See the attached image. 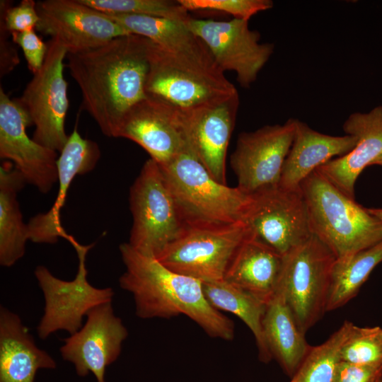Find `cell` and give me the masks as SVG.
Instances as JSON below:
<instances>
[{
  "mask_svg": "<svg viewBox=\"0 0 382 382\" xmlns=\"http://www.w3.org/2000/svg\"><path fill=\"white\" fill-rule=\"evenodd\" d=\"M187 11L212 10L249 21L256 13L273 7L271 0H178Z\"/></svg>",
  "mask_w": 382,
  "mask_h": 382,
  "instance_id": "1f68e13d",
  "label": "cell"
},
{
  "mask_svg": "<svg viewBox=\"0 0 382 382\" xmlns=\"http://www.w3.org/2000/svg\"><path fill=\"white\" fill-rule=\"evenodd\" d=\"M35 29L56 40L68 53L84 52L130 33L117 22L81 0L37 1Z\"/></svg>",
  "mask_w": 382,
  "mask_h": 382,
  "instance_id": "5bb4252c",
  "label": "cell"
},
{
  "mask_svg": "<svg viewBox=\"0 0 382 382\" xmlns=\"http://www.w3.org/2000/svg\"><path fill=\"white\" fill-rule=\"evenodd\" d=\"M106 14L130 34L149 39L178 58L219 69L204 42L184 23L154 16Z\"/></svg>",
  "mask_w": 382,
  "mask_h": 382,
  "instance_id": "cb8c5ba5",
  "label": "cell"
},
{
  "mask_svg": "<svg viewBox=\"0 0 382 382\" xmlns=\"http://www.w3.org/2000/svg\"><path fill=\"white\" fill-rule=\"evenodd\" d=\"M127 336V328L109 302L90 311L83 326L63 340L59 352L64 360L73 364L78 376L91 373L97 382H106V368L118 359Z\"/></svg>",
  "mask_w": 382,
  "mask_h": 382,
  "instance_id": "2e32d148",
  "label": "cell"
},
{
  "mask_svg": "<svg viewBox=\"0 0 382 382\" xmlns=\"http://www.w3.org/2000/svg\"><path fill=\"white\" fill-rule=\"evenodd\" d=\"M57 158L59 188L50 209L31 218L28 225V238L33 243L53 244L59 238L69 242L73 238L62 226L60 212L73 180L78 175L93 170L100 158L98 144L82 137L76 127Z\"/></svg>",
  "mask_w": 382,
  "mask_h": 382,
  "instance_id": "d6986e66",
  "label": "cell"
},
{
  "mask_svg": "<svg viewBox=\"0 0 382 382\" xmlns=\"http://www.w3.org/2000/svg\"><path fill=\"white\" fill-rule=\"evenodd\" d=\"M337 257L316 236L283 256L279 290L303 333L326 312L331 274Z\"/></svg>",
  "mask_w": 382,
  "mask_h": 382,
  "instance_id": "52a82bcc",
  "label": "cell"
},
{
  "mask_svg": "<svg viewBox=\"0 0 382 382\" xmlns=\"http://www.w3.org/2000/svg\"><path fill=\"white\" fill-rule=\"evenodd\" d=\"M349 325L345 321L323 343L311 346L289 382H333Z\"/></svg>",
  "mask_w": 382,
  "mask_h": 382,
  "instance_id": "f1b7e54d",
  "label": "cell"
},
{
  "mask_svg": "<svg viewBox=\"0 0 382 382\" xmlns=\"http://www.w3.org/2000/svg\"><path fill=\"white\" fill-rule=\"evenodd\" d=\"M132 226L128 243L156 257L186 227L159 164L148 159L129 190Z\"/></svg>",
  "mask_w": 382,
  "mask_h": 382,
  "instance_id": "5b68a950",
  "label": "cell"
},
{
  "mask_svg": "<svg viewBox=\"0 0 382 382\" xmlns=\"http://www.w3.org/2000/svg\"><path fill=\"white\" fill-rule=\"evenodd\" d=\"M36 3L33 0H23L12 7L9 1H1L0 19L10 33L35 29L39 21Z\"/></svg>",
  "mask_w": 382,
  "mask_h": 382,
  "instance_id": "d6a6232c",
  "label": "cell"
},
{
  "mask_svg": "<svg viewBox=\"0 0 382 382\" xmlns=\"http://www.w3.org/2000/svg\"><path fill=\"white\" fill-rule=\"evenodd\" d=\"M146 96L181 111L190 110L238 92L218 68L178 58L150 40Z\"/></svg>",
  "mask_w": 382,
  "mask_h": 382,
  "instance_id": "8992f818",
  "label": "cell"
},
{
  "mask_svg": "<svg viewBox=\"0 0 382 382\" xmlns=\"http://www.w3.org/2000/svg\"><path fill=\"white\" fill-rule=\"evenodd\" d=\"M56 361L35 344L20 316L0 307V382H34L40 369H54Z\"/></svg>",
  "mask_w": 382,
  "mask_h": 382,
  "instance_id": "44dd1931",
  "label": "cell"
},
{
  "mask_svg": "<svg viewBox=\"0 0 382 382\" xmlns=\"http://www.w3.org/2000/svg\"><path fill=\"white\" fill-rule=\"evenodd\" d=\"M382 377V365H361L341 361L333 382H376Z\"/></svg>",
  "mask_w": 382,
  "mask_h": 382,
  "instance_id": "e575fe53",
  "label": "cell"
},
{
  "mask_svg": "<svg viewBox=\"0 0 382 382\" xmlns=\"http://www.w3.org/2000/svg\"><path fill=\"white\" fill-rule=\"evenodd\" d=\"M72 245L79 258L78 271L73 280L59 279L43 265L37 266L34 272L45 299L44 313L37 326L41 340L58 330L75 333L83 326V318L90 311L112 301L111 287L97 288L87 279L85 261L92 245H81L76 241Z\"/></svg>",
  "mask_w": 382,
  "mask_h": 382,
  "instance_id": "9c48e42d",
  "label": "cell"
},
{
  "mask_svg": "<svg viewBox=\"0 0 382 382\" xmlns=\"http://www.w3.org/2000/svg\"><path fill=\"white\" fill-rule=\"evenodd\" d=\"M262 328L272 359L292 377L311 346L306 342L305 334L299 329L279 290L267 304Z\"/></svg>",
  "mask_w": 382,
  "mask_h": 382,
  "instance_id": "d4e9b609",
  "label": "cell"
},
{
  "mask_svg": "<svg viewBox=\"0 0 382 382\" xmlns=\"http://www.w3.org/2000/svg\"><path fill=\"white\" fill-rule=\"evenodd\" d=\"M367 210L382 221V208H367Z\"/></svg>",
  "mask_w": 382,
  "mask_h": 382,
  "instance_id": "8d00e7d4",
  "label": "cell"
},
{
  "mask_svg": "<svg viewBox=\"0 0 382 382\" xmlns=\"http://www.w3.org/2000/svg\"><path fill=\"white\" fill-rule=\"evenodd\" d=\"M376 382H382V377L379 378Z\"/></svg>",
  "mask_w": 382,
  "mask_h": 382,
  "instance_id": "f35d334b",
  "label": "cell"
},
{
  "mask_svg": "<svg viewBox=\"0 0 382 382\" xmlns=\"http://www.w3.org/2000/svg\"><path fill=\"white\" fill-rule=\"evenodd\" d=\"M26 183L11 162L0 167V265L8 267L23 257L29 241L23 221L18 192Z\"/></svg>",
  "mask_w": 382,
  "mask_h": 382,
  "instance_id": "484cf974",
  "label": "cell"
},
{
  "mask_svg": "<svg viewBox=\"0 0 382 382\" xmlns=\"http://www.w3.org/2000/svg\"><path fill=\"white\" fill-rule=\"evenodd\" d=\"M282 265L283 256L251 231L231 260L224 280L267 303L277 291Z\"/></svg>",
  "mask_w": 382,
  "mask_h": 382,
  "instance_id": "603a6c76",
  "label": "cell"
},
{
  "mask_svg": "<svg viewBox=\"0 0 382 382\" xmlns=\"http://www.w3.org/2000/svg\"><path fill=\"white\" fill-rule=\"evenodd\" d=\"M13 42L18 45L23 52L28 67L34 74L42 66L47 52L45 43L36 34L35 29L21 33H12Z\"/></svg>",
  "mask_w": 382,
  "mask_h": 382,
  "instance_id": "836d02e7",
  "label": "cell"
},
{
  "mask_svg": "<svg viewBox=\"0 0 382 382\" xmlns=\"http://www.w3.org/2000/svg\"><path fill=\"white\" fill-rule=\"evenodd\" d=\"M119 250L125 267L119 284L133 296L139 318L168 319L185 315L210 337L233 340V321L209 303L202 282L170 270L128 243H122Z\"/></svg>",
  "mask_w": 382,
  "mask_h": 382,
  "instance_id": "7a4b0ae2",
  "label": "cell"
},
{
  "mask_svg": "<svg viewBox=\"0 0 382 382\" xmlns=\"http://www.w3.org/2000/svg\"><path fill=\"white\" fill-rule=\"evenodd\" d=\"M353 135L331 136L296 121L293 142L285 159L279 186L299 189L302 182L329 161L350 151L356 144Z\"/></svg>",
  "mask_w": 382,
  "mask_h": 382,
  "instance_id": "7402d4cb",
  "label": "cell"
},
{
  "mask_svg": "<svg viewBox=\"0 0 382 382\" xmlns=\"http://www.w3.org/2000/svg\"><path fill=\"white\" fill-rule=\"evenodd\" d=\"M373 165H378L382 166V156L379 157L378 159H376Z\"/></svg>",
  "mask_w": 382,
  "mask_h": 382,
  "instance_id": "74e56055",
  "label": "cell"
},
{
  "mask_svg": "<svg viewBox=\"0 0 382 382\" xmlns=\"http://www.w3.org/2000/svg\"><path fill=\"white\" fill-rule=\"evenodd\" d=\"M103 13L165 18L186 24L191 18L178 1L170 0H81Z\"/></svg>",
  "mask_w": 382,
  "mask_h": 382,
  "instance_id": "f546056e",
  "label": "cell"
},
{
  "mask_svg": "<svg viewBox=\"0 0 382 382\" xmlns=\"http://www.w3.org/2000/svg\"><path fill=\"white\" fill-rule=\"evenodd\" d=\"M296 119L241 132L231 164L243 192L254 195L279 185L282 168L291 146Z\"/></svg>",
  "mask_w": 382,
  "mask_h": 382,
  "instance_id": "7c38bea8",
  "label": "cell"
},
{
  "mask_svg": "<svg viewBox=\"0 0 382 382\" xmlns=\"http://www.w3.org/2000/svg\"><path fill=\"white\" fill-rule=\"evenodd\" d=\"M312 233L343 258L382 241V221L315 170L301 184Z\"/></svg>",
  "mask_w": 382,
  "mask_h": 382,
  "instance_id": "277c9868",
  "label": "cell"
},
{
  "mask_svg": "<svg viewBox=\"0 0 382 382\" xmlns=\"http://www.w3.org/2000/svg\"><path fill=\"white\" fill-rule=\"evenodd\" d=\"M10 33L6 28L4 21L0 19V76L11 72L19 63L18 52L8 39Z\"/></svg>",
  "mask_w": 382,
  "mask_h": 382,
  "instance_id": "d590c367",
  "label": "cell"
},
{
  "mask_svg": "<svg viewBox=\"0 0 382 382\" xmlns=\"http://www.w3.org/2000/svg\"><path fill=\"white\" fill-rule=\"evenodd\" d=\"M186 25L206 45L219 69L233 71L245 88L255 81L274 51L272 43L260 42V33L250 29L248 21L191 17Z\"/></svg>",
  "mask_w": 382,
  "mask_h": 382,
  "instance_id": "8fae6325",
  "label": "cell"
},
{
  "mask_svg": "<svg viewBox=\"0 0 382 382\" xmlns=\"http://www.w3.org/2000/svg\"><path fill=\"white\" fill-rule=\"evenodd\" d=\"M186 226L245 221L253 195L216 180L187 146L160 165Z\"/></svg>",
  "mask_w": 382,
  "mask_h": 382,
  "instance_id": "3957f363",
  "label": "cell"
},
{
  "mask_svg": "<svg viewBox=\"0 0 382 382\" xmlns=\"http://www.w3.org/2000/svg\"><path fill=\"white\" fill-rule=\"evenodd\" d=\"M341 361L361 365H382V328L359 327L349 322L340 348Z\"/></svg>",
  "mask_w": 382,
  "mask_h": 382,
  "instance_id": "4dcf8cb0",
  "label": "cell"
},
{
  "mask_svg": "<svg viewBox=\"0 0 382 382\" xmlns=\"http://www.w3.org/2000/svg\"><path fill=\"white\" fill-rule=\"evenodd\" d=\"M149 42L129 34L89 50L67 53L66 66L81 91L82 108L107 137H117L128 110L147 97Z\"/></svg>",
  "mask_w": 382,
  "mask_h": 382,
  "instance_id": "6da1fadb",
  "label": "cell"
},
{
  "mask_svg": "<svg viewBox=\"0 0 382 382\" xmlns=\"http://www.w3.org/2000/svg\"><path fill=\"white\" fill-rule=\"evenodd\" d=\"M245 219L253 234L284 256L313 233L301 187L288 190L279 185L253 195Z\"/></svg>",
  "mask_w": 382,
  "mask_h": 382,
  "instance_id": "4fadbf2b",
  "label": "cell"
},
{
  "mask_svg": "<svg viewBox=\"0 0 382 382\" xmlns=\"http://www.w3.org/2000/svg\"><path fill=\"white\" fill-rule=\"evenodd\" d=\"M239 106L238 93L183 111L187 142L197 158L218 182L226 184V160Z\"/></svg>",
  "mask_w": 382,
  "mask_h": 382,
  "instance_id": "ac0fdd59",
  "label": "cell"
},
{
  "mask_svg": "<svg viewBox=\"0 0 382 382\" xmlns=\"http://www.w3.org/2000/svg\"><path fill=\"white\" fill-rule=\"evenodd\" d=\"M381 262L382 241L349 256L336 259L331 274L326 311L335 310L354 298Z\"/></svg>",
  "mask_w": 382,
  "mask_h": 382,
  "instance_id": "83f0119b",
  "label": "cell"
},
{
  "mask_svg": "<svg viewBox=\"0 0 382 382\" xmlns=\"http://www.w3.org/2000/svg\"><path fill=\"white\" fill-rule=\"evenodd\" d=\"M346 134L356 138L354 148L316 170L347 196L354 199L355 183L363 170L382 156V106L354 112L343 124Z\"/></svg>",
  "mask_w": 382,
  "mask_h": 382,
  "instance_id": "ffe728a7",
  "label": "cell"
},
{
  "mask_svg": "<svg viewBox=\"0 0 382 382\" xmlns=\"http://www.w3.org/2000/svg\"><path fill=\"white\" fill-rule=\"evenodd\" d=\"M117 137L135 142L160 165L171 161L188 145L183 111L149 96L128 110Z\"/></svg>",
  "mask_w": 382,
  "mask_h": 382,
  "instance_id": "e0dca14e",
  "label": "cell"
},
{
  "mask_svg": "<svg viewBox=\"0 0 382 382\" xmlns=\"http://www.w3.org/2000/svg\"><path fill=\"white\" fill-rule=\"evenodd\" d=\"M206 299L216 309L231 313L242 320L254 335L259 359L267 363L272 359L266 345L262 320L267 303L225 280L204 282Z\"/></svg>",
  "mask_w": 382,
  "mask_h": 382,
  "instance_id": "4316f807",
  "label": "cell"
},
{
  "mask_svg": "<svg viewBox=\"0 0 382 382\" xmlns=\"http://www.w3.org/2000/svg\"><path fill=\"white\" fill-rule=\"evenodd\" d=\"M67 53L61 43L50 39L42 68L33 74L22 96L15 99L35 126L33 139L57 152L62 150L69 138L65 131L69 100L64 76Z\"/></svg>",
  "mask_w": 382,
  "mask_h": 382,
  "instance_id": "30bf717a",
  "label": "cell"
},
{
  "mask_svg": "<svg viewBox=\"0 0 382 382\" xmlns=\"http://www.w3.org/2000/svg\"><path fill=\"white\" fill-rule=\"evenodd\" d=\"M250 233L245 221L186 226L156 258L170 270L202 282L223 280L234 255Z\"/></svg>",
  "mask_w": 382,
  "mask_h": 382,
  "instance_id": "ba28073f",
  "label": "cell"
},
{
  "mask_svg": "<svg viewBox=\"0 0 382 382\" xmlns=\"http://www.w3.org/2000/svg\"><path fill=\"white\" fill-rule=\"evenodd\" d=\"M28 115L0 88V157L8 160L26 183L47 193L58 181L57 153L28 137Z\"/></svg>",
  "mask_w": 382,
  "mask_h": 382,
  "instance_id": "9a60e30c",
  "label": "cell"
}]
</instances>
